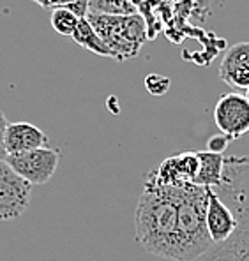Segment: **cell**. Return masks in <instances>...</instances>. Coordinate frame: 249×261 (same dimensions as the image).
<instances>
[{
	"label": "cell",
	"mask_w": 249,
	"mask_h": 261,
	"mask_svg": "<svg viewBox=\"0 0 249 261\" xmlns=\"http://www.w3.org/2000/svg\"><path fill=\"white\" fill-rule=\"evenodd\" d=\"M170 78H166V76L163 74H158V72H154V74H148L147 78H145V88L148 90V94L152 95H164L168 90H170Z\"/></svg>",
	"instance_id": "e0dca14e"
},
{
	"label": "cell",
	"mask_w": 249,
	"mask_h": 261,
	"mask_svg": "<svg viewBox=\"0 0 249 261\" xmlns=\"http://www.w3.org/2000/svg\"><path fill=\"white\" fill-rule=\"evenodd\" d=\"M200 159V170H198L194 184L202 187H212L217 189L223 182L225 173V155L223 153H214L209 150L198 152Z\"/></svg>",
	"instance_id": "7c38bea8"
},
{
	"label": "cell",
	"mask_w": 249,
	"mask_h": 261,
	"mask_svg": "<svg viewBox=\"0 0 249 261\" xmlns=\"http://www.w3.org/2000/svg\"><path fill=\"white\" fill-rule=\"evenodd\" d=\"M140 0H89V13L95 14H135Z\"/></svg>",
	"instance_id": "5bb4252c"
},
{
	"label": "cell",
	"mask_w": 249,
	"mask_h": 261,
	"mask_svg": "<svg viewBox=\"0 0 249 261\" xmlns=\"http://www.w3.org/2000/svg\"><path fill=\"white\" fill-rule=\"evenodd\" d=\"M182 187H164L145 180V189L136 203L135 237L145 251L159 258L182 261Z\"/></svg>",
	"instance_id": "6da1fadb"
},
{
	"label": "cell",
	"mask_w": 249,
	"mask_h": 261,
	"mask_svg": "<svg viewBox=\"0 0 249 261\" xmlns=\"http://www.w3.org/2000/svg\"><path fill=\"white\" fill-rule=\"evenodd\" d=\"M87 20L94 27L105 44L110 48L113 60L135 59L141 46L148 41L147 23L140 13L135 14H95L89 13Z\"/></svg>",
	"instance_id": "7a4b0ae2"
},
{
	"label": "cell",
	"mask_w": 249,
	"mask_h": 261,
	"mask_svg": "<svg viewBox=\"0 0 249 261\" xmlns=\"http://www.w3.org/2000/svg\"><path fill=\"white\" fill-rule=\"evenodd\" d=\"M80 20H82V18H78L72 11H69V9L52 11V27L55 29L57 34H60V36L71 37L72 34H74Z\"/></svg>",
	"instance_id": "2e32d148"
},
{
	"label": "cell",
	"mask_w": 249,
	"mask_h": 261,
	"mask_svg": "<svg viewBox=\"0 0 249 261\" xmlns=\"http://www.w3.org/2000/svg\"><path fill=\"white\" fill-rule=\"evenodd\" d=\"M198 170H200L198 152H182L179 155L166 157L158 170L148 171L145 175V180L164 187H182L187 184H194Z\"/></svg>",
	"instance_id": "8992f818"
},
{
	"label": "cell",
	"mask_w": 249,
	"mask_h": 261,
	"mask_svg": "<svg viewBox=\"0 0 249 261\" xmlns=\"http://www.w3.org/2000/svg\"><path fill=\"white\" fill-rule=\"evenodd\" d=\"M6 161L27 182H30L32 186H43L55 175L59 168L60 152L52 147H41L29 152L7 155Z\"/></svg>",
	"instance_id": "5b68a950"
},
{
	"label": "cell",
	"mask_w": 249,
	"mask_h": 261,
	"mask_svg": "<svg viewBox=\"0 0 249 261\" xmlns=\"http://www.w3.org/2000/svg\"><path fill=\"white\" fill-rule=\"evenodd\" d=\"M239 226L228 240L212 244L209 249L191 261H249V219L233 214Z\"/></svg>",
	"instance_id": "ba28073f"
},
{
	"label": "cell",
	"mask_w": 249,
	"mask_h": 261,
	"mask_svg": "<svg viewBox=\"0 0 249 261\" xmlns=\"http://www.w3.org/2000/svg\"><path fill=\"white\" fill-rule=\"evenodd\" d=\"M32 2L48 11L69 9L78 18H87L89 14V0H32Z\"/></svg>",
	"instance_id": "9a60e30c"
},
{
	"label": "cell",
	"mask_w": 249,
	"mask_h": 261,
	"mask_svg": "<svg viewBox=\"0 0 249 261\" xmlns=\"http://www.w3.org/2000/svg\"><path fill=\"white\" fill-rule=\"evenodd\" d=\"M6 129H7L6 115L0 111V159H7V152H6V148H4V136H6Z\"/></svg>",
	"instance_id": "ffe728a7"
},
{
	"label": "cell",
	"mask_w": 249,
	"mask_h": 261,
	"mask_svg": "<svg viewBox=\"0 0 249 261\" xmlns=\"http://www.w3.org/2000/svg\"><path fill=\"white\" fill-rule=\"evenodd\" d=\"M246 99H247V101H249V87L246 88Z\"/></svg>",
	"instance_id": "7402d4cb"
},
{
	"label": "cell",
	"mask_w": 249,
	"mask_h": 261,
	"mask_svg": "<svg viewBox=\"0 0 249 261\" xmlns=\"http://www.w3.org/2000/svg\"><path fill=\"white\" fill-rule=\"evenodd\" d=\"M216 191L233 214L249 219V157H225L223 182Z\"/></svg>",
	"instance_id": "3957f363"
},
{
	"label": "cell",
	"mask_w": 249,
	"mask_h": 261,
	"mask_svg": "<svg viewBox=\"0 0 249 261\" xmlns=\"http://www.w3.org/2000/svg\"><path fill=\"white\" fill-rule=\"evenodd\" d=\"M48 143H49L48 134L43 129L37 127V125L30 124V122L7 124L6 136H4V148H6L7 155L29 152L41 147H48Z\"/></svg>",
	"instance_id": "8fae6325"
},
{
	"label": "cell",
	"mask_w": 249,
	"mask_h": 261,
	"mask_svg": "<svg viewBox=\"0 0 249 261\" xmlns=\"http://www.w3.org/2000/svg\"><path fill=\"white\" fill-rule=\"evenodd\" d=\"M209 6L210 0H193V16L198 20H204L209 14Z\"/></svg>",
	"instance_id": "d6986e66"
},
{
	"label": "cell",
	"mask_w": 249,
	"mask_h": 261,
	"mask_svg": "<svg viewBox=\"0 0 249 261\" xmlns=\"http://www.w3.org/2000/svg\"><path fill=\"white\" fill-rule=\"evenodd\" d=\"M214 122L219 133L227 134L232 140H237L242 134L249 133V101L246 95L225 94L219 97L214 108Z\"/></svg>",
	"instance_id": "52a82bcc"
},
{
	"label": "cell",
	"mask_w": 249,
	"mask_h": 261,
	"mask_svg": "<svg viewBox=\"0 0 249 261\" xmlns=\"http://www.w3.org/2000/svg\"><path fill=\"white\" fill-rule=\"evenodd\" d=\"M219 78L232 88L249 87V41L230 46L221 60Z\"/></svg>",
	"instance_id": "30bf717a"
},
{
	"label": "cell",
	"mask_w": 249,
	"mask_h": 261,
	"mask_svg": "<svg viewBox=\"0 0 249 261\" xmlns=\"http://www.w3.org/2000/svg\"><path fill=\"white\" fill-rule=\"evenodd\" d=\"M72 41L78 46H82L83 49H89V51L95 53L99 57H106V59H113L110 48L105 44V41L99 37V34L94 30V27L90 25V21L87 18H82L76 27L74 34H72Z\"/></svg>",
	"instance_id": "4fadbf2b"
},
{
	"label": "cell",
	"mask_w": 249,
	"mask_h": 261,
	"mask_svg": "<svg viewBox=\"0 0 249 261\" xmlns=\"http://www.w3.org/2000/svg\"><path fill=\"white\" fill-rule=\"evenodd\" d=\"M32 184L27 182L6 159H0V221L20 219L30 203Z\"/></svg>",
	"instance_id": "277c9868"
},
{
	"label": "cell",
	"mask_w": 249,
	"mask_h": 261,
	"mask_svg": "<svg viewBox=\"0 0 249 261\" xmlns=\"http://www.w3.org/2000/svg\"><path fill=\"white\" fill-rule=\"evenodd\" d=\"M207 208H205V224L212 244L228 240L239 226V221L233 216L232 208L221 199L216 189L205 187Z\"/></svg>",
	"instance_id": "9c48e42d"
},
{
	"label": "cell",
	"mask_w": 249,
	"mask_h": 261,
	"mask_svg": "<svg viewBox=\"0 0 249 261\" xmlns=\"http://www.w3.org/2000/svg\"><path fill=\"white\" fill-rule=\"evenodd\" d=\"M181 2H184V0H171V4H181Z\"/></svg>",
	"instance_id": "44dd1931"
},
{
	"label": "cell",
	"mask_w": 249,
	"mask_h": 261,
	"mask_svg": "<svg viewBox=\"0 0 249 261\" xmlns=\"http://www.w3.org/2000/svg\"><path fill=\"white\" fill-rule=\"evenodd\" d=\"M230 141H232V138H228L227 134H223V133H217V134H214V136L209 138L205 150L214 152V153H223L228 148Z\"/></svg>",
	"instance_id": "ac0fdd59"
}]
</instances>
